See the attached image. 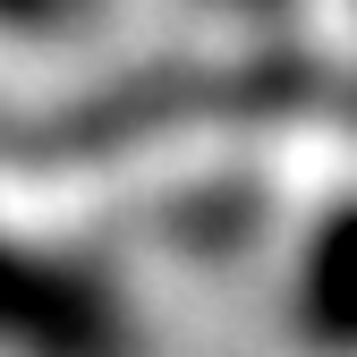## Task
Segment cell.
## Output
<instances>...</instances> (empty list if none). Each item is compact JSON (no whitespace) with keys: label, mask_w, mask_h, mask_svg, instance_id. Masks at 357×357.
Returning a JSON list of instances; mask_svg holds the SVG:
<instances>
[{"label":"cell","mask_w":357,"mask_h":357,"mask_svg":"<svg viewBox=\"0 0 357 357\" xmlns=\"http://www.w3.org/2000/svg\"><path fill=\"white\" fill-rule=\"evenodd\" d=\"M255 9H264V0H255Z\"/></svg>","instance_id":"277c9868"},{"label":"cell","mask_w":357,"mask_h":357,"mask_svg":"<svg viewBox=\"0 0 357 357\" xmlns=\"http://www.w3.org/2000/svg\"><path fill=\"white\" fill-rule=\"evenodd\" d=\"M85 0H0V26H68Z\"/></svg>","instance_id":"3957f363"},{"label":"cell","mask_w":357,"mask_h":357,"mask_svg":"<svg viewBox=\"0 0 357 357\" xmlns=\"http://www.w3.org/2000/svg\"><path fill=\"white\" fill-rule=\"evenodd\" d=\"M340 273H349V221L324 213V230L306 238V264H298V332L315 349L349 340V289H340Z\"/></svg>","instance_id":"7a4b0ae2"},{"label":"cell","mask_w":357,"mask_h":357,"mask_svg":"<svg viewBox=\"0 0 357 357\" xmlns=\"http://www.w3.org/2000/svg\"><path fill=\"white\" fill-rule=\"evenodd\" d=\"M0 357H145V340L94 264L0 230Z\"/></svg>","instance_id":"6da1fadb"}]
</instances>
